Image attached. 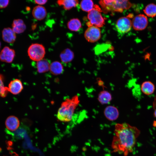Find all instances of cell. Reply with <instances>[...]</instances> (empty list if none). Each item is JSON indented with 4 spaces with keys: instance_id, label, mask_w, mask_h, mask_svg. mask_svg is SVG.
<instances>
[{
    "instance_id": "obj_20",
    "label": "cell",
    "mask_w": 156,
    "mask_h": 156,
    "mask_svg": "<svg viewBox=\"0 0 156 156\" xmlns=\"http://www.w3.org/2000/svg\"><path fill=\"white\" fill-rule=\"evenodd\" d=\"M111 94L106 90L101 91L99 94L98 96L99 101L102 104L108 103L112 100Z\"/></svg>"
},
{
    "instance_id": "obj_14",
    "label": "cell",
    "mask_w": 156,
    "mask_h": 156,
    "mask_svg": "<svg viewBox=\"0 0 156 156\" xmlns=\"http://www.w3.org/2000/svg\"><path fill=\"white\" fill-rule=\"evenodd\" d=\"M5 124L7 129L11 131H16L19 127L20 122L18 118L14 116H10L6 119Z\"/></svg>"
},
{
    "instance_id": "obj_27",
    "label": "cell",
    "mask_w": 156,
    "mask_h": 156,
    "mask_svg": "<svg viewBox=\"0 0 156 156\" xmlns=\"http://www.w3.org/2000/svg\"><path fill=\"white\" fill-rule=\"evenodd\" d=\"M47 0H34V2L35 3L38 5H42L46 4Z\"/></svg>"
},
{
    "instance_id": "obj_9",
    "label": "cell",
    "mask_w": 156,
    "mask_h": 156,
    "mask_svg": "<svg viewBox=\"0 0 156 156\" xmlns=\"http://www.w3.org/2000/svg\"><path fill=\"white\" fill-rule=\"evenodd\" d=\"M8 88L9 92L14 95H17L22 91L23 87L21 81L18 79H15L10 82Z\"/></svg>"
},
{
    "instance_id": "obj_6",
    "label": "cell",
    "mask_w": 156,
    "mask_h": 156,
    "mask_svg": "<svg viewBox=\"0 0 156 156\" xmlns=\"http://www.w3.org/2000/svg\"><path fill=\"white\" fill-rule=\"evenodd\" d=\"M132 26V21L127 17L119 18L117 21L116 24L117 31L121 33H125L129 31Z\"/></svg>"
},
{
    "instance_id": "obj_19",
    "label": "cell",
    "mask_w": 156,
    "mask_h": 156,
    "mask_svg": "<svg viewBox=\"0 0 156 156\" xmlns=\"http://www.w3.org/2000/svg\"><path fill=\"white\" fill-rule=\"evenodd\" d=\"M49 70L52 74L58 75L62 73L64 71V68L60 62L55 61L50 64Z\"/></svg>"
},
{
    "instance_id": "obj_5",
    "label": "cell",
    "mask_w": 156,
    "mask_h": 156,
    "mask_svg": "<svg viewBox=\"0 0 156 156\" xmlns=\"http://www.w3.org/2000/svg\"><path fill=\"white\" fill-rule=\"evenodd\" d=\"M84 37L88 42H94L98 41L101 37L100 29L92 25L88 27L85 32Z\"/></svg>"
},
{
    "instance_id": "obj_8",
    "label": "cell",
    "mask_w": 156,
    "mask_h": 156,
    "mask_svg": "<svg viewBox=\"0 0 156 156\" xmlns=\"http://www.w3.org/2000/svg\"><path fill=\"white\" fill-rule=\"evenodd\" d=\"M15 55L14 49L5 46L0 53V60L3 62L11 63L13 60Z\"/></svg>"
},
{
    "instance_id": "obj_23",
    "label": "cell",
    "mask_w": 156,
    "mask_h": 156,
    "mask_svg": "<svg viewBox=\"0 0 156 156\" xmlns=\"http://www.w3.org/2000/svg\"><path fill=\"white\" fill-rule=\"evenodd\" d=\"M145 14L148 16L153 17L156 16V5L152 3L148 5L144 10Z\"/></svg>"
},
{
    "instance_id": "obj_13",
    "label": "cell",
    "mask_w": 156,
    "mask_h": 156,
    "mask_svg": "<svg viewBox=\"0 0 156 156\" xmlns=\"http://www.w3.org/2000/svg\"><path fill=\"white\" fill-rule=\"evenodd\" d=\"M32 13L35 19L37 20L41 21L44 19L46 16L47 11L44 6L38 5L33 8Z\"/></svg>"
},
{
    "instance_id": "obj_10",
    "label": "cell",
    "mask_w": 156,
    "mask_h": 156,
    "mask_svg": "<svg viewBox=\"0 0 156 156\" xmlns=\"http://www.w3.org/2000/svg\"><path fill=\"white\" fill-rule=\"evenodd\" d=\"M104 113L105 117L110 121L116 120L119 116L118 109L116 107L112 105L106 107L104 110Z\"/></svg>"
},
{
    "instance_id": "obj_7",
    "label": "cell",
    "mask_w": 156,
    "mask_h": 156,
    "mask_svg": "<svg viewBox=\"0 0 156 156\" xmlns=\"http://www.w3.org/2000/svg\"><path fill=\"white\" fill-rule=\"evenodd\" d=\"M132 26L135 30H142L145 29L148 24L147 17L143 14H139L133 18L132 21Z\"/></svg>"
},
{
    "instance_id": "obj_4",
    "label": "cell",
    "mask_w": 156,
    "mask_h": 156,
    "mask_svg": "<svg viewBox=\"0 0 156 156\" xmlns=\"http://www.w3.org/2000/svg\"><path fill=\"white\" fill-rule=\"evenodd\" d=\"M88 18L89 20L87 23L88 27L94 25L98 27H103L105 24V20L100 11L94 8L88 12Z\"/></svg>"
},
{
    "instance_id": "obj_2",
    "label": "cell",
    "mask_w": 156,
    "mask_h": 156,
    "mask_svg": "<svg viewBox=\"0 0 156 156\" xmlns=\"http://www.w3.org/2000/svg\"><path fill=\"white\" fill-rule=\"evenodd\" d=\"M80 102L78 96L76 95L71 98H67L63 102L59 108L57 117L62 122L70 121L76 107Z\"/></svg>"
},
{
    "instance_id": "obj_24",
    "label": "cell",
    "mask_w": 156,
    "mask_h": 156,
    "mask_svg": "<svg viewBox=\"0 0 156 156\" xmlns=\"http://www.w3.org/2000/svg\"><path fill=\"white\" fill-rule=\"evenodd\" d=\"M93 1L91 0H83L80 2V7L81 10L88 12L94 8Z\"/></svg>"
},
{
    "instance_id": "obj_28",
    "label": "cell",
    "mask_w": 156,
    "mask_h": 156,
    "mask_svg": "<svg viewBox=\"0 0 156 156\" xmlns=\"http://www.w3.org/2000/svg\"><path fill=\"white\" fill-rule=\"evenodd\" d=\"M153 107L154 109V116L156 118V96L153 102Z\"/></svg>"
},
{
    "instance_id": "obj_15",
    "label": "cell",
    "mask_w": 156,
    "mask_h": 156,
    "mask_svg": "<svg viewBox=\"0 0 156 156\" xmlns=\"http://www.w3.org/2000/svg\"><path fill=\"white\" fill-rule=\"evenodd\" d=\"M12 26V29L16 34L22 33L26 29V26L23 21L21 19L14 20Z\"/></svg>"
},
{
    "instance_id": "obj_1",
    "label": "cell",
    "mask_w": 156,
    "mask_h": 156,
    "mask_svg": "<svg viewBox=\"0 0 156 156\" xmlns=\"http://www.w3.org/2000/svg\"><path fill=\"white\" fill-rule=\"evenodd\" d=\"M140 133L137 128L128 124H116L111 145L113 152L127 156L132 152Z\"/></svg>"
},
{
    "instance_id": "obj_11",
    "label": "cell",
    "mask_w": 156,
    "mask_h": 156,
    "mask_svg": "<svg viewBox=\"0 0 156 156\" xmlns=\"http://www.w3.org/2000/svg\"><path fill=\"white\" fill-rule=\"evenodd\" d=\"M2 38L5 42L13 43L15 41L16 35L12 28L7 27L3 29L2 31Z\"/></svg>"
},
{
    "instance_id": "obj_26",
    "label": "cell",
    "mask_w": 156,
    "mask_h": 156,
    "mask_svg": "<svg viewBox=\"0 0 156 156\" xmlns=\"http://www.w3.org/2000/svg\"><path fill=\"white\" fill-rule=\"evenodd\" d=\"M9 0H0V8H3L6 7L9 4Z\"/></svg>"
},
{
    "instance_id": "obj_25",
    "label": "cell",
    "mask_w": 156,
    "mask_h": 156,
    "mask_svg": "<svg viewBox=\"0 0 156 156\" xmlns=\"http://www.w3.org/2000/svg\"><path fill=\"white\" fill-rule=\"evenodd\" d=\"M3 79V75L0 74V96L2 97H6L9 92L8 87L4 86Z\"/></svg>"
},
{
    "instance_id": "obj_21",
    "label": "cell",
    "mask_w": 156,
    "mask_h": 156,
    "mask_svg": "<svg viewBox=\"0 0 156 156\" xmlns=\"http://www.w3.org/2000/svg\"><path fill=\"white\" fill-rule=\"evenodd\" d=\"M155 89L153 84L150 81H145L142 83L141 86V90L145 94L149 95L152 94Z\"/></svg>"
},
{
    "instance_id": "obj_16",
    "label": "cell",
    "mask_w": 156,
    "mask_h": 156,
    "mask_svg": "<svg viewBox=\"0 0 156 156\" xmlns=\"http://www.w3.org/2000/svg\"><path fill=\"white\" fill-rule=\"evenodd\" d=\"M73 52L69 48L66 49L62 51L60 55L62 62L67 63L71 61L74 58Z\"/></svg>"
},
{
    "instance_id": "obj_3",
    "label": "cell",
    "mask_w": 156,
    "mask_h": 156,
    "mask_svg": "<svg viewBox=\"0 0 156 156\" xmlns=\"http://www.w3.org/2000/svg\"><path fill=\"white\" fill-rule=\"evenodd\" d=\"M45 53V49L44 46L37 43L31 44L27 50L29 58L31 60L36 62L43 59Z\"/></svg>"
},
{
    "instance_id": "obj_29",
    "label": "cell",
    "mask_w": 156,
    "mask_h": 156,
    "mask_svg": "<svg viewBox=\"0 0 156 156\" xmlns=\"http://www.w3.org/2000/svg\"><path fill=\"white\" fill-rule=\"evenodd\" d=\"M1 42H0V49H1Z\"/></svg>"
},
{
    "instance_id": "obj_17",
    "label": "cell",
    "mask_w": 156,
    "mask_h": 156,
    "mask_svg": "<svg viewBox=\"0 0 156 156\" xmlns=\"http://www.w3.org/2000/svg\"><path fill=\"white\" fill-rule=\"evenodd\" d=\"M77 0H60L57 3L59 6H62L66 10H69L76 6L79 4Z\"/></svg>"
},
{
    "instance_id": "obj_12",
    "label": "cell",
    "mask_w": 156,
    "mask_h": 156,
    "mask_svg": "<svg viewBox=\"0 0 156 156\" xmlns=\"http://www.w3.org/2000/svg\"><path fill=\"white\" fill-rule=\"evenodd\" d=\"M131 3L128 0L114 1L112 5L113 11L122 12L124 10L128 9L131 6Z\"/></svg>"
},
{
    "instance_id": "obj_18",
    "label": "cell",
    "mask_w": 156,
    "mask_h": 156,
    "mask_svg": "<svg viewBox=\"0 0 156 156\" xmlns=\"http://www.w3.org/2000/svg\"><path fill=\"white\" fill-rule=\"evenodd\" d=\"M50 64L49 61L45 59L37 62L36 68L38 72L43 73L48 71L50 69Z\"/></svg>"
},
{
    "instance_id": "obj_22",
    "label": "cell",
    "mask_w": 156,
    "mask_h": 156,
    "mask_svg": "<svg viewBox=\"0 0 156 156\" xmlns=\"http://www.w3.org/2000/svg\"><path fill=\"white\" fill-rule=\"evenodd\" d=\"M81 25L80 21L77 18L71 19L67 23L68 28L72 31H78L81 28Z\"/></svg>"
}]
</instances>
